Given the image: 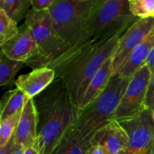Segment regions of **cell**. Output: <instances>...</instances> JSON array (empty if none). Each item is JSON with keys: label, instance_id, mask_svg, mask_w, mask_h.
I'll use <instances>...</instances> for the list:
<instances>
[{"label": "cell", "instance_id": "cell-11", "mask_svg": "<svg viewBox=\"0 0 154 154\" xmlns=\"http://www.w3.org/2000/svg\"><path fill=\"white\" fill-rule=\"evenodd\" d=\"M55 79V71L48 66H42L33 69L29 73L20 75L15 81V85L29 99H33L45 91Z\"/></svg>", "mask_w": 154, "mask_h": 154}, {"label": "cell", "instance_id": "cell-24", "mask_svg": "<svg viewBox=\"0 0 154 154\" xmlns=\"http://www.w3.org/2000/svg\"><path fill=\"white\" fill-rule=\"evenodd\" d=\"M108 150L101 144H93L89 148L87 154H108Z\"/></svg>", "mask_w": 154, "mask_h": 154}, {"label": "cell", "instance_id": "cell-13", "mask_svg": "<svg viewBox=\"0 0 154 154\" xmlns=\"http://www.w3.org/2000/svg\"><path fill=\"white\" fill-rule=\"evenodd\" d=\"M111 58L112 57L104 63L89 82L79 105V107L82 109L97 99L108 87L111 78L114 76Z\"/></svg>", "mask_w": 154, "mask_h": 154}, {"label": "cell", "instance_id": "cell-27", "mask_svg": "<svg viewBox=\"0 0 154 154\" xmlns=\"http://www.w3.org/2000/svg\"><path fill=\"white\" fill-rule=\"evenodd\" d=\"M24 150L25 148L20 146H16V149H15V151L14 154H24Z\"/></svg>", "mask_w": 154, "mask_h": 154}, {"label": "cell", "instance_id": "cell-2", "mask_svg": "<svg viewBox=\"0 0 154 154\" xmlns=\"http://www.w3.org/2000/svg\"><path fill=\"white\" fill-rule=\"evenodd\" d=\"M38 111V136L34 145L40 154H51L63 135L75 124L82 108L73 101L60 78L33 98Z\"/></svg>", "mask_w": 154, "mask_h": 154}, {"label": "cell", "instance_id": "cell-17", "mask_svg": "<svg viewBox=\"0 0 154 154\" xmlns=\"http://www.w3.org/2000/svg\"><path fill=\"white\" fill-rule=\"evenodd\" d=\"M30 6V0H0V8L17 23L26 17Z\"/></svg>", "mask_w": 154, "mask_h": 154}, {"label": "cell", "instance_id": "cell-29", "mask_svg": "<svg viewBox=\"0 0 154 154\" xmlns=\"http://www.w3.org/2000/svg\"><path fill=\"white\" fill-rule=\"evenodd\" d=\"M153 119H154V110H153Z\"/></svg>", "mask_w": 154, "mask_h": 154}, {"label": "cell", "instance_id": "cell-5", "mask_svg": "<svg viewBox=\"0 0 154 154\" xmlns=\"http://www.w3.org/2000/svg\"><path fill=\"white\" fill-rule=\"evenodd\" d=\"M24 23L30 29L42 56L41 67L54 60L69 48L54 27L48 9L37 11L31 8Z\"/></svg>", "mask_w": 154, "mask_h": 154}, {"label": "cell", "instance_id": "cell-16", "mask_svg": "<svg viewBox=\"0 0 154 154\" xmlns=\"http://www.w3.org/2000/svg\"><path fill=\"white\" fill-rule=\"evenodd\" d=\"M27 66L26 63L13 60L1 54L0 59V86H6L11 82L20 70Z\"/></svg>", "mask_w": 154, "mask_h": 154}, {"label": "cell", "instance_id": "cell-12", "mask_svg": "<svg viewBox=\"0 0 154 154\" xmlns=\"http://www.w3.org/2000/svg\"><path fill=\"white\" fill-rule=\"evenodd\" d=\"M129 143L128 134L116 120H110L95 134L93 144H101L108 152L126 150Z\"/></svg>", "mask_w": 154, "mask_h": 154}, {"label": "cell", "instance_id": "cell-25", "mask_svg": "<svg viewBox=\"0 0 154 154\" xmlns=\"http://www.w3.org/2000/svg\"><path fill=\"white\" fill-rule=\"evenodd\" d=\"M145 64L148 66L150 72H151L152 75H153L154 74V47L152 48L150 52L149 53L147 60H146Z\"/></svg>", "mask_w": 154, "mask_h": 154}, {"label": "cell", "instance_id": "cell-19", "mask_svg": "<svg viewBox=\"0 0 154 154\" xmlns=\"http://www.w3.org/2000/svg\"><path fill=\"white\" fill-rule=\"evenodd\" d=\"M21 112L20 111L6 118L0 120V147L5 145L14 136L17 129Z\"/></svg>", "mask_w": 154, "mask_h": 154}, {"label": "cell", "instance_id": "cell-6", "mask_svg": "<svg viewBox=\"0 0 154 154\" xmlns=\"http://www.w3.org/2000/svg\"><path fill=\"white\" fill-rule=\"evenodd\" d=\"M151 78V72L146 64L132 75L111 120H129L147 109L146 100Z\"/></svg>", "mask_w": 154, "mask_h": 154}, {"label": "cell", "instance_id": "cell-20", "mask_svg": "<svg viewBox=\"0 0 154 154\" xmlns=\"http://www.w3.org/2000/svg\"><path fill=\"white\" fill-rule=\"evenodd\" d=\"M130 11L138 18L154 17V0H129Z\"/></svg>", "mask_w": 154, "mask_h": 154}, {"label": "cell", "instance_id": "cell-18", "mask_svg": "<svg viewBox=\"0 0 154 154\" xmlns=\"http://www.w3.org/2000/svg\"><path fill=\"white\" fill-rule=\"evenodd\" d=\"M19 32L17 22L0 8V46L16 37Z\"/></svg>", "mask_w": 154, "mask_h": 154}, {"label": "cell", "instance_id": "cell-22", "mask_svg": "<svg viewBox=\"0 0 154 154\" xmlns=\"http://www.w3.org/2000/svg\"><path fill=\"white\" fill-rule=\"evenodd\" d=\"M146 106L147 109H151L153 111L154 110V74L152 75L150 80V87H149L147 100H146Z\"/></svg>", "mask_w": 154, "mask_h": 154}, {"label": "cell", "instance_id": "cell-15", "mask_svg": "<svg viewBox=\"0 0 154 154\" xmlns=\"http://www.w3.org/2000/svg\"><path fill=\"white\" fill-rule=\"evenodd\" d=\"M28 99L26 95L17 87L5 93L1 101L0 120L22 111Z\"/></svg>", "mask_w": 154, "mask_h": 154}, {"label": "cell", "instance_id": "cell-7", "mask_svg": "<svg viewBox=\"0 0 154 154\" xmlns=\"http://www.w3.org/2000/svg\"><path fill=\"white\" fill-rule=\"evenodd\" d=\"M126 131V154H154L153 111L146 109L132 119L120 122Z\"/></svg>", "mask_w": 154, "mask_h": 154}, {"label": "cell", "instance_id": "cell-9", "mask_svg": "<svg viewBox=\"0 0 154 154\" xmlns=\"http://www.w3.org/2000/svg\"><path fill=\"white\" fill-rule=\"evenodd\" d=\"M154 27V17L138 18L119 38L112 56L114 76L133 50L145 38Z\"/></svg>", "mask_w": 154, "mask_h": 154}, {"label": "cell", "instance_id": "cell-26", "mask_svg": "<svg viewBox=\"0 0 154 154\" xmlns=\"http://www.w3.org/2000/svg\"><path fill=\"white\" fill-rule=\"evenodd\" d=\"M24 154H40L38 150L36 148L35 145H31L29 147H27L24 150Z\"/></svg>", "mask_w": 154, "mask_h": 154}, {"label": "cell", "instance_id": "cell-1", "mask_svg": "<svg viewBox=\"0 0 154 154\" xmlns=\"http://www.w3.org/2000/svg\"><path fill=\"white\" fill-rule=\"evenodd\" d=\"M120 36L108 39L91 38L69 47L45 66L56 72V78L64 82L74 102L79 106L84 91L93 75L112 57Z\"/></svg>", "mask_w": 154, "mask_h": 154}, {"label": "cell", "instance_id": "cell-28", "mask_svg": "<svg viewBox=\"0 0 154 154\" xmlns=\"http://www.w3.org/2000/svg\"><path fill=\"white\" fill-rule=\"evenodd\" d=\"M108 154H126V151L125 150H123L116 152H108Z\"/></svg>", "mask_w": 154, "mask_h": 154}, {"label": "cell", "instance_id": "cell-4", "mask_svg": "<svg viewBox=\"0 0 154 154\" xmlns=\"http://www.w3.org/2000/svg\"><path fill=\"white\" fill-rule=\"evenodd\" d=\"M138 18L130 11L129 0H98L88 23L91 38L120 36Z\"/></svg>", "mask_w": 154, "mask_h": 154}, {"label": "cell", "instance_id": "cell-8", "mask_svg": "<svg viewBox=\"0 0 154 154\" xmlns=\"http://www.w3.org/2000/svg\"><path fill=\"white\" fill-rule=\"evenodd\" d=\"M0 47L1 54L6 57L24 62L32 69L41 67L42 53L32 32L25 23L20 28L16 37Z\"/></svg>", "mask_w": 154, "mask_h": 154}, {"label": "cell", "instance_id": "cell-10", "mask_svg": "<svg viewBox=\"0 0 154 154\" xmlns=\"http://www.w3.org/2000/svg\"><path fill=\"white\" fill-rule=\"evenodd\" d=\"M38 118L34 99H29L21 112L14 134L15 145L26 147L34 145L38 136Z\"/></svg>", "mask_w": 154, "mask_h": 154}, {"label": "cell", "instance_id": "cell-14", "mask_svg": "<svg viewBox=\"0 0 154 154\" xmlns=\"http://www.w3.org/2000/svg\"><path fill=\"white\" fill-rule=\"evenodd\" d=\"M154 47V27L147 37L133 50L124 63L121 65L116 75L131 78L135 72L145 64L149 53Z\"/></svg>", "mask_w": 154, "mask_h": 154}, {"label": "cell", "instance_id": "cell-23", "mask_svg": "<svg viewBox=\"0 0 154 154\" xmlns=\"http://www.w3.org/2000/svg\"><path fill=\"white\" fill-rule=\"evenodd\" d=\"M15 149H16V145L13 136L5 145L0 147V154H14Z\"/></svg>", "mask_w": 154, "mask_h": 154}, {"label": "cell", "instance_id": "cell-21", "mask_svg": "<svg viewBox=\"0 0 154 154\" xmlns=\"http://www.w3.org/2000/svg\"><path fill=\"white\" fill-rule=\"evenodd\" d=\"M57 0H30L32 8L37 11L49 9Z\"/></svg>", "mask_w": 154, "mask_h": 154}, {"label": "cell", "instance_id": "cell-3", "mask_svg": "<svg viewBox=\"0 0 154 154\" xmlns=\"http://www.w3.org/2000/svg\"><path fill=\"white\" fill-rule=\"evenodd\" d=\"M98 0H57L50 8L54 27L69 47L91 38L88 23Z\"/></svg>", "mask_w": 154, "mask_h": 154}]
</instances>
